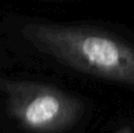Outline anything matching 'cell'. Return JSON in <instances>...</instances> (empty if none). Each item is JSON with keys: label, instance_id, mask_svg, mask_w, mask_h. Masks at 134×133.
Returning a JSON list of instances; mask_svg holds the SVG:
<instances>
[{"label": "cell", "instance_id": "7a4b0ae2", "mask_svg": "<svg viewBox=\"0 0 134 133\" xmlns=\"http://www.w3.org/2000/svg\"><path fill=\"white\" fill-rule=\"evenodd\" d=\"M0 92L11 117L32 133H61L75 125L83 111L78 98L51 85L0 77Z\"/></svg>", "mask_w": 134, "mask_h": 133}, {"label": "cell", "instance_id": "3957f363", "mask_svg": "<svg viewBox=\"0 0 134 133\" xmlns=\"http://www.w3.org/2000/svg\"><path fill=\"white\" fill-rule=\"evenodd\" d=\"M114 133H134V132H133L132 127H130V126H124V127H121V129H119L118 131H115Z\"/></svg>", "mask_w": 134, "mask_h": 133}, {"label": "cell", "instance_id": "6da1fadb", "mask_svg": "<svg viewBox=\"0 0 134 133\" xmlns=\"http://www.w3.org/2000/svg\"><path fill=\"white\" fill-rule=\"evenodd\" d=\"M23 34L40 51L76 71L134 86V46L90 26L27 24Z\"/></svg>", "mask_w": 134, "mask_h": 133}]
</instances>
